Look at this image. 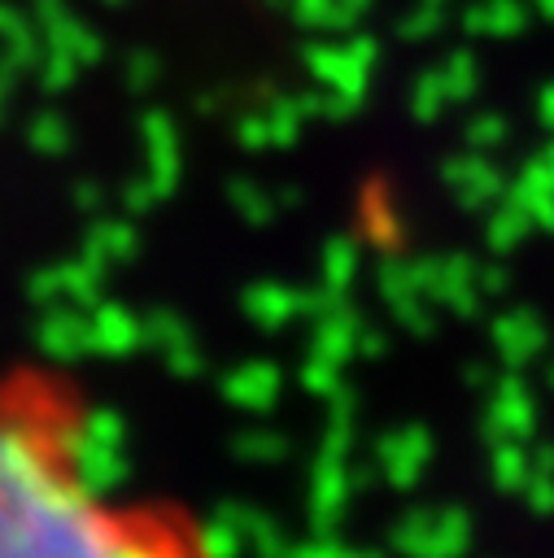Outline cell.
I'll list each match as a JSON object with an SVG mask.
<instances>
[{"label": "cell", "instance_id": "cell-1", "mask_svg": "<svg viewBox=\"0 0 554 558\" xmlns=\"http://www.w3.org/2000/svg\"><path fill=\"white\" fill-rule=\"evenodd\" d=\"M0 558H214L201 523L92 471V410L70 375H0Z\"/></svg>", "mask_w": 554, "mask_h": 558}]
</instances>
